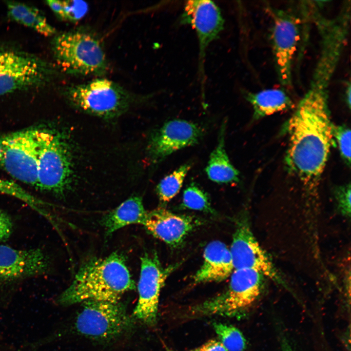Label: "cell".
<instances>
[{
	"label": "cell",
	"mask_w": 351,
	"mask_h": 351,
	"mask_svg": "<svg viewBox=\"0 0 351 351\" xmlns=\"http://www.w3.org/2000/svg\"><path fill=\"white\" fill-rule=\"evenodd\" d=\"M328 98V87L312 83L286 125V163L289 171L310 187L320 178L334 144Z\"/></svg>",
	"instance_id": "obj_1"
},
{
	"label": "cell",
	"mask_w": 351,
	"mask_h": 351,
	"mask_svg": "<svg viewBox=\"0 0 351 351\" xmlns=\"http://www.w3.org/2000/svg\"><path fill=\"white\" fill-rule=\"evenodd\" d=\"M135 288L124 255L116 252L84 262L57 301L63 306L87 300L117 302L125 292Z\"/></svg>",
	"instance_id": "obj_2"
},
{
	"label": "cell",
	"mask_w": 351,
	"mask_h": 351,
	"mask_svg": "<svg viewBox=\"0 0 351 351\" xmlns=\"http://www.w3.org/2000/svg\"><path fill=\"white\" fill-rule=\"evenodd\" d=\"M52 48L58 65L67 74L101 76L108 69L101 41L85 29L78 28L56 35Z\"/></svg>",
	"instance_id": "obj_3"
},
{
	"label": "cell",
	"mask_w": 351,
	"mask_h": 351,
	"mask_svg": "<svg viewBox=\"0 0 351 351\" xmlns=\"http://www.w3.org/2000/svg\"><path fill=\"white\" fill-rule=\"evenodd\" d=\"M74 165L69 144L55 129L39 128L37 187L62 195L72 183Z\"/></svg>",
	"instance_id": "obj_4"
},
{
	"label": "cell",
	"mask_w": 351,
	"mask_h": 351,
	"mask_svg": "<svg viewBox=\"0 0 351 351\" xmlns=\"http://www.w3.org/2000/svg\"><path fill=\"white\" fill-rule=\"evenodd\" d=\"M227 288L221 293L193 306L191 316H221L238 318L254 304L260 295L264 276L249 269L234 270Z\"/></svg>",
	"instance_id": "obj_5"
},
{
	"label": "cell",
	"mask_w": 351,
	"mask_h": 351,
	"mask_svg": "<svg viewBox=\"0 0 351 351\" xmlns=\"http://www.w3.org/2000/svg\"><path fill=\"white\" fill-rule=\"evenodd\" d=\"M63 94L79 110L105 118L117 117L129 109L133 96L122 86L106 78L66 86Z\"/></svg>",
	"instance_id": "obj_6"
},
{
	"label": "cell",
	"mask_w": 351,
	"mask_h": 351,
	"mask_svg": "<svg viewBox=\"0 0 351 351\" xmlns=\"http://www.w3.org/2000/svg\"><path fill=\"white\" fill-rule=\"evenodd\" d=\"M81 304L75 319L74 329L85 337L111 341L128 332L133 327V319L120 301L87 300Z\"/></svg>",
	"instance_id": "obj_7"
},
{
	"label": "cell",
	"mask_w": 351,
	"mask_h": 351,
	"mask_svg": "<svg viewBox=\"0 0 351 351\" xmlns=\"http://www.w3.org/2000/svg\"><path fill=\"white\" fill-rule=\"evenodd\" d=\"M54 70L35 56L0 48V96L42 86L50 80Z\"/></svg>",
	"instance_id": "obj_8"
},
{
	"label": "cell",
	"mask_w": 351,
	"mask_h": 351,
	"mask_svg": "<svg viewBox=\"0 0 351 351\" xmlns=\"http://www.w3.org/2000/svg\"><path fill=\"white\" fill-rule=\"evenodd\" d=\"M39 128L30 127L0 137V164L12 177L37 187Z\"/></svg>",
	"instance_id": "obj_9"
},
{
	"label": "cell",
	"mask_w": 351,
	"mask_h": 351,
	"mask_svg": "<svg viewBox=\"0 0 351 351\" xmlns=\"http://www.w3.org/2000/svg\"><path fill=\"white\" fill-rule=\"evenodd\" d=\"M169 271L162 267L156 253H145L140 257L138 298L133 315L148 326L156 323L160 292Z\"/></svg>",
	"instance_id": "obj_10"
},
{
	"label": "cell",
	"mask_w": 351,
	"mask_h": 351,
	"mask_svg": "<svg viewBox=\"0 0 351 351\" xmlns=\"http://www.w3.org/2000/svg\"><path fill=\"white\" fill-rule=\"evenodd\" d=\"M229 250L234 270H254L273 282L286 286L278 270L256 240L247 222L238 224Z\"/></svg>",
	"instance_id": "obj_11"
},
{
	"label": "cell",
	"mask_w": 351,
	"mask_h": 351,
	"mask_svg": "<svg viewBox=\"0 0 351 351\" xmlns=\"http://www.w3.org/2000/svg\"><path fill=\"white\" fill-rule=\"evenodd\" d=\"M271 39L278 78L283 85L291 86L292 61L299 39L298 22L289 12L273 14Z\"/></svg>",
	"instance_id": "obj_12"
},
{
	"label": "cell",
	"mask_w": 351,
	"mask_h": 351,
	"mask_svg": "<svg viewBox=\"0 0 351 351\" xmlns=\"http://www.w3.org/2000/svg\"><path fill=\"white\" fill-rule=\"evenodd\" d=\"M203 134L202 128L194 122L180 119L167 121L151 137L148 157L153 163L159 162L174 152L197 144Z\"/></svg>",
	"instance_id": "obj_13"
},
{
	"label": "cell",
	"mask_w": 351,
	"mask_h": 351,
	"mask_svg": "<svg viewBox=\"0 0 351 351\" xmlns=\"http://www.w3.org/2000/svg\"><path fill=\"white\" fill-rule=\"evenodd\" d=\"M181 22L190 25L198 38L199 70L202 73L205 51L209 44L217 39L224 27L221 11L213 1L208 0L186 1Z\"/></svg>",
	"instance_id": "obj_14"
},
{
	"label": "cell",
	"mask_w": 351,
	"mask_h": 351,
	"mask_svg": "<svg viewBox=\"0 0 351 351\" xmlns=\"http://www.w3.org/2000/svg\"><path fill=\"white\" fill-rule=\"evenodd\" d=\"M50 260L39 248L19 250L0 244V283L43 274Z\"/></svg>",
	"instance_id": "obj_15"
},
{
	"label": "cell",
	"mask_w": 351,
	"mask_h": 351,
	"mask_svg": "<svg viewBox=\"0 0 351 351\" xmlns=\"http://www.w3.org/2000/svg\"><path fill=\"white\" fill-rule=\"evenodd\" d=\"M196 224V221L190 216L157 208L147 212L142 225L155 237L171 247H176L183 242Z\"/></svg>",
	"instance_id": "obj_16"
},
{
	"label": "cell",
	"mask_w": 351,
	"mask_h": 351,
	"mask_svg": "<svg viewBox=\"0 0 351 351\" xmlns=\"http://www.w3.org/2000/svg\"><path fill=\"white\" fill-rule=\"evenodd\" d=\"M234 270L229 249L223 242L214 240L205 247L202 264L193 280L196 283L220 282L230 276Z\"/></svg>",
	"instance_id": "obj_17"
},
{
	"label": "cell",
	"mask_w": 351,
	"mask_h": 351,
	"mask_svg": "<svg viewBox=\"0 0 351 351\" xmlns=\"http://www.w3.org/2000/svg\"><path fill=\"white\" fill-rule=\"evenodd\" d=\"M147 213L141 197L133 196L104 215L101 219V224L106 235H109L131 224L142 225Z\"/></svg>",
	"instance_id": "obj_18"
},
{
	"label": "cell",
	"mask_w": 351,
	"mask_h": 351,
	"mask_svg": "<svg viewBox=\"0 0 351 351\" xmlns=\"http://www.w3.org/2000/svg\"><path fill=\"white\" fill-rule=\"evenodd\" d=\"M226 121L221 125L217 145L205 169L208 178L218 184L238 182L239 173L231 162L225 147Z\"/></svg>",
	"instance_id": "obj_19"
},
{
	"label": "cell",
	"mask_w": 351,
	"mask_h": 351,
	"mask_svg": "<svg viewBox=\"0 0 351 351\" xmlns=\"http://www.w3.org/2000/svg\"><path fill=\"white\" fill-rule=\"evenodd\" d=\"M244 97L253 107L254 119L291 109L294 106L290 97L281 89H269L256 93L246 92Z\"/></svg>",
	"instance_id": "obj_20"
},
{
	"label": "cell",
	"mask_w": 351,
	"mask_h": 351,
	"mask_svg": "<svg viewBox=\"0 0 351 351\" xmlns=\"http://www.w3.org/2000/svg\"><path fill=\"white\" fill-rule=\"evenodd\" d=\"M6 5L8 15L11 20L46 37L56 34L54 27L37 8L14 1H7Z\"/></svg>",
	"instance_id": "obj_21"
},
{
	"label": "cell",
	"mask_w": 351,
	"mask_h": 351,
	"mask_svg": "<svg viewBox=\"0 0 351 351\" xmlns=\"http://www.w3.org/2000/svg\"><path fill=\"white\" fill-rule=\"evenodd\" d=\"M191 168V164H183L160 181L156 192L161 201L168 202L178 193Z\"/></svg>",
	"instance_id": "obj_22"
},
{
	"label": "cell",
	"mask_w": 351,
	"mask_h": 351,
	"mask_svg": "<svg viewBox=\"0 0 351 351\" xmlns=\"http://www.w3.org/2000/svg\"><path fill=\"white\" fill-rule=\"evenodd\" d=\"M46 4L60 20L76 22L81 20L89 10L88 4L81 0H47Z\"/></svg>",
	"instance_id": "obj_23"
},
{
	"label": "cell",
	"mask_w": 351,
	"mask_h": 351,
	"mask_svg": "<svg viewBox=\"0 0 351 351\" xmlns=\"http://www.w3.org/2000/svg\"><path fill=\"white\" fill-rule=\"evenodd\" d=\"M213 327L220 341L228 351H243L247 342L243 334L237 328L220 322H214Z\"/></svg>",
	"instance_id": "obj_24"
},
{
	"label": "cell",
	"mask_w": 351,
	"mask_h": 351,
	"mask_svg": "<svg viewBox=\"0 0 351 351\" xmlns=\"http://www.w3.org/2000/svg\"><path fill=\"white\" fill-rule=\"evenodd\" d=\"M0 193L16 197L27 204L39 214L46 203L33 196L14 182L0 178Z\"/></svg>",
	"instance_id": "obj_25"
},
{
	"label": "cell",
	"mask_w": 351,
	"mask_h": 351,
	"mask_svg": "<svg viewBox=\"0 0 351 351\" xmlns=\"http://www.w3.org/2000/svg\"><path fill=\"white\" fill-rule=\"evenodd\" d=\"M182 205L184 207L193 210L213 212L207 194L194 183L190 184L184 191Z\"/></svg>",
	"instance_id": "obj_26"
},
{
	"label": "cell",
	"mask_w": 351,
	"mask_h": 351,
	"mask_svg": "<svg viewBox=\"0 0 351 351\" xmlns=\"http://www.w3.org/2000/svg\"><path fill=\"white\" fill-rule=\"evenodd\" d=\"M351 130L344 125L334 126V143L337 145L341 156L349 166L351 164Z\"/></svg>",
	"instance_id": "obj_27"
},
{
	"label": "cell",
	"mask_w": 351,
	"mask_h": 351,
	"mask_svg": "<svg viewBox=\"0 0 351 351\" xmlns=\"http://www.w3.org/2000/svg\"><path fill=\"white\" fill-rule=\"evenodd\" d=\"M335 198L338 210L345 216H351V184L338 187L335 192Z\"/></svg>",
	"instance_id": "obj_28"
},
{
	"label": "cell",
	"mask_w": 351,
	"mask_h": 351,
	"mask_svg": "<svg viewBox=\"0 0 351 351\" xmlns=\"http://www.w3.org/2000/svg\"><path fill=\"white\" fill-rule=\"evenodd\" d=\"M13 222L9 215L0 210V242L6 240L13 230Z\"/></svg>",
	"instance_id": "obj_29"
},
{
	"label": "cell",
	"mask_w": 351,
	"mask_h": 351,
	"mask_svg": "<svg viewBox=\"0 0 351 351\" xmlns=\"http://www.w3.org/2000/svg\"><path fill=\"white\" fill-rule=\"evenodd\" d=\"M197 349L199 351H228L220 341L215 339L207 341Z\"/></svg>",
	"instance_id": "obj_30"
},
{
	"label": "cell",
	"mask_w": 351,
	"mask_h": 351,
	"mask_svg": "<svg viewBox=\"0 0 351 351\" xmlns=\"http://www.w3.org/2000/svg\"><path fill=\"white\" fill-rule=\"evenodd\" d=\"M280 343L281 351H295L285 337L281 338Z\"/></svg>",
	"instance_id": "obj_31"
},
{
	"label": "cell",
	"mask_w": 351,
	"mask_h": 351,
	"mask_svg": "<svg viewBox=\"0 0 351 351\" xmlns=\"http://www.w3.org/2000/svg\"><path fill=\"white\" fill-rule=\"evenodd\" d=\"M346 99L347 102V105L349 106V109L351 107V84L349 83L346 89Z\"/></svg>",
	"instance_id": "obj_32"
},
{
	"label": "cell",
	"mask_w": 351,
	"mask_h": 351,
	"mask_svg": "<svg viewBox=\"0 0 351 351\" xmlns=\"http://www.w3.org/2000/svg\"><path fill=\"white\" fill-rule=\"evenodd\" d=\"M166 351H175L173 350V349H171L169 348H168V347H166Z\"/></svg>",
	"instance_id": "obj_33"
},
{
	"label": "cell",
	"mask_w": 351,
	"mask_h": 351,
	"mask_svg": "<svg viewBox=\"0 0 351 351\" xmlns=\"http://www.w3.org/2000/svg\"><path fill=\"white\" fill-rule=\"evenodd\" d=\"M199 351V350H198V349L197 348V349L193 350H192V351Z\"/></svg>",
	"instance_id": "obj_34"
}]
</instances>
